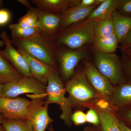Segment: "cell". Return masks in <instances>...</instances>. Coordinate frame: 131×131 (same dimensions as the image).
Segmentation results:
<instances>
[{
    "mask_svg": "<svg viewBox=\"0 0 131 131\" xmlns=\"http://www.w3.org/2000/svg\"><path fill=\"white\" fill-rule=\"evenodd\" d=\"M119 127L121 131H131V129L128 127L122 121L119 120Z\"/></svg>",
    "mask_w": 131,
    "mask_h": 131,
    "instance_id": "cell-36",
    "label": "cell"
},
{
    "mask_svg": "<svg viewBox=\"0 0 131 131\" xmlns=\"http://www.w3.org/2000/svg\"><path fill=\"white\" fill-rule=\"evenodd\" d=\"M13 45L43 62L56 67V44L54 38L48 37L41 32L25 39H11Z\"/></svg>",
    "mask_w": 131,
    "mask_h": 131,
    "instance_id": "cell-2",
    "label": "cell"
},
{
    "mask_svg": "<svg viewBox=\"0 0 131 131\" xmlns=\"http://www.w3.org/2000/svg\"><path fill=\"white\" fill-rule=\"evenodd\" d=\"M119 0H104L101 5L96 7L86 19L100 21L112 15L116 10Z\"/></svg>",
    "mask_w": 131,
    "mask_h": 131,
    "instance_id": "cell-20",
    "label": "cell"
},
{
    "mask_svg": "<svg viewBox=\"0 0 131 131\" xmlns=\"http://www.w3.org/2000/svg\"><path fill=\"white\" fill-rule=\"evenodd\" d=\"M0 37L5 47L2 50L4 56L19 73L25 77H32L27 62L17 49L14 47L6 31L1 33Z\"/></svg>",
    "mask_w": 131,
    "mask_h": 131,
    "instance_id": "cell-9",
    "label": "cell"
},
{
    "mask_svg": "<svg viewBox=\"0 0 131 131\" xmlns=\"http://www.w3.org/2000/svg\"><path fill=\"white\" fill-rule=\"evenodd\" d=\"M64 88L69 94L68 101L72 107H86L97 99L106 97L94 89L87 80L83 71L74 74L68 80Z\"/></svg>",
    "mask_w": 131,
    "mask_h": 131,
    "instance_id": "cell-3",
    "label": "cell"
},
{
    "mask_svg": "<svg viewBox=\"0 0 131 131\" xmlns=\"http://www.w3.org/2000/svg\"><path fill=\"white\" fill-rule=\"evenodd\" d=\"M47 85V98L45 105L54 103L60 106L62 112L60 118L67 126L70 127L72 124L71 119L72 107L65 96V88L57 70L49 77Z\"/></svg>",
    "mask_w": 131,
    "mask_h": 131,
    "instance_id": "cell-4",
    "label": "cell"
},
{
    "mask_svg": "<svg viewBox=\"0 0 131 131\" xmlns=\"http://www.w3.org/2000/svg\"><path fill=\"white\" fill-rule=\"evenodd\" d=\"M31 101L28 119L31 123L34 131H45L54 121L48 114V106L45 105L43 98L33 97Z\"/></svg>",
    "mask_w": 131,
    "mask_h": 131,
    "instance_id": "cell-10",
    "label": "cell"
},
{
    "mask_svg": "<svg viewBox=\"0 0 131 131\" xmlns=\"http://www.w3.org/2000/svg\"><path fill=\"white\" fill-rule=\"evenodd\" d=\"M96 22L86 19L61 29L54 37L56 44L64 46L69 49H78L93 43L95 38Z\"/></svg>",
    "mask_w": 131,
    "mask_h": 131,
    "instance_id": "cell-1",
    "label": "cell"
},
{
    "mask_svg": "<svg viewBox=\"0 0 131 131\" xmlns=\"http://www.w3.org/2000/svg\"><path fill=\"white\" fill-rule=\"evenodd\" d=\"M8 27L13 39H27L37 35L40 32L38 28H23L18 23L9 24Z\"/></svg>",
    "mask_w": 131,
    "mask_h": 131,
    "instance_id": "cell-22",
    "label": "cell"
},
{
    "mask_svg": "<svg viewBox=\"0 0 131 131\" xmlns=\"http://www.w3.org/2000/svg\"><path fill=\"white\" fill-rule=\"evenodd\" d=\"M24 77L5 58L0 49V84H5Z\"/></svg>",
    "mask_w": 131,
    "mask_h": 131,
    "instance_id": "cell-19",
    "label": "cell"
},
{
    "mask_svg": "<svg viewBox=\"0 0 131 131\" xmlns=\"http://www.w3.org/2000/svg\"><path fill=\"white\" fill-rule=\"evenodd\" d=\"M47 129L49 131H55L51 126L49 127ZM83 131H98V128L93 125H89L85 127Z\"/></svg>",
    "mask_w": 131,
    "mask_h": 131,
    "instance_id": "cell-35",
    "label": "cell"
},
{
    "mask_svg": "<svg viewBox=\"0 0 131 131\" xmlns=\"http://www.w3.org/2000/svg\"><path fill=\"white\" fill-rule=\"evenodd\" d=\"M4 84H0V97L2 96L3 91Z\"/></svg>",
    "mask_w": 131,
    "mask_h": 131,
    "instance_id": "cell-38",
    "label": "cell"
},
{
    "mask_svg": "<svg viewBox=\"0 0 131 131\" xmlns=\"http://www.w3.org/2000/svg\"><path fill=\"white\" fill-rule=\"evenodd\" d=\"M95 66L113 86L127 81L121 60L115 53H103L95 50Z\"/></svg>",
    "mask_w": 131,
    "mask_h": 131,
    "instance_id": "cell-5",
    "label": "cell"
},
{
    "mask_svg": "<svg viewBox=\"0 0 131 131\" xmlns=\"http://www.w3.org/2000/svg\"><path fill=\"white\" fill-rule=\"evenodd\" d=\"M38 12V28L40 32L48 37L54 38L61 29L62 15L45 12L39 9Z\"/></svg>",
    "mask_w": 131,
    "mask_h": 131,
    "instance_id": "cell-13",
    "label": "cell"
},
{
    "mask_svg": "<svg viewBox=\"0 0 131 131\" xmlns=\"http://www.w3.org/2000/svg\"><path fill=\"white\" fill-rule=\"evenodd\" d=\"M104 0H82L76 1L75 5L83 7H89L94 6H99Z\"/></svg>",
    "mask_w": 131,
    "mask_h": 131,
    "instance_id": "cell-32",
    "label": "cell"
},
{
    "mask_svg": "<svg viewBox=\"0 0 131 131\" xmlns=\"http://www.w3.org/2000/svg\"><path fill=\"white\" fill-rule=\"evenodd\" d=\"M28 63L32 77L46 86L50 76L57 70L56 67L52 66L32 57L19 48H17Z\"/></svg>",
    "mask_w": 131,
    "mask_h": 131,
    "instance_id": "cell-12",
    "label": "cell"
},
{
    "mask_svg": "<svg viewBox=\"0 0 131 131\" xmlns=\"http://www.w3.org/2000/svg\"><path fill=\"white\" fill-rule=\"evenodd\" d=\"M121 14L131 15V0H119L116 9Z\"/></svg>",
    "mask_w": 131,
    "mask_h": 131,
    "instance_id": "cell-28",
    "label": "cell"
},
{
    "mask_svg": "<svg viewBox=\"0 0 131 131\" xmlns=\"http://www.w3.org/2000/svg\"><path fill=\"white\" fill-rule=\"evenodd\" d=\"M116 114L119 119L131 129V106L118 109Z\"/></svg>",
    "mask_w": 131,
    "mask_h": 131,
    "instance_id": "cell-26",
    "label": "cell"
},
{
    "mask_svg": "<svg viewBox=\"0 0 131 131\" xmlns=\"http://www.w3.org/2000/svg\"><path fill=\"white\" fill-rule=\"evenodd\" d=\"M96 6L83 7L75 5L67 9L62 16L61 29H64L69 26L84 21L86 19Z\"/></svg>",
    "mask_w": 131,
    "mask_h": 131,
    "instance_id": "cell-14",
    "label": "cell"
},
{
    "mask_svg": "<svg viewBox=\"0 0 131 131\" xmlns=\"http://www.w3.org/2000/svg\"><path fill=\"white\" fill-rule=\"evenodd\" d=\"M75 0H32L38 9L53 13L63 14L75 5Z\"/></svg>",
    "mask_w": 131,
    "mask_h": 131,
    "instance_id": "cell-16",
    "label": "cell"
},
{
    "mask_svg": "<svg viewBox=\"0 0 131 131\" xmlns=\"http://www.w3.org/2000/svg\"><path fill=\"white\" fill-rule=\"evenodd\" d=\"M71 121L76 125H83L86 123V114L80 110H78L72 113L71 116Z\"/></svg>",
    "mask_w": 131,
    "mask_h": 131,
    "instance_id": "cell-29",
    "label": "cell"
},
{
    "mask_svg": "<svg viewBox=\"0 0 131 131\" xmlns=\"http://www.w3.org/2000/svg\"><path fill=\"white\" fill-rule=\"evenodd\" d=\"M32 101L23 98L0 97V114L5 118L14 120L28 119Z\"/></svg>",
    "mask_w": 131,
    "mask_h": 131,
    "instance_id": "cell-7",
    "label": "cell"
},
{
    "mask_svg": "<svg viewBox=\"0 0 131 131\" xmlns=\"http://www.w3.org/2000/svg\"><path fill=\"white\" fill-rule=\"evenodd\" d=\"M5 46L4 44V42L3 41L2 39H0V49L2 47H3Z\"/></svg>",
    "mask_w": 131,
    "mask_h": 131,
    "instance_id": "cell-40",
    "label": "cell"
},
{
    "mask_svg": "<svg viewBox=\"0 0 131 131\" xmlns=\"http://www.w3.org/2000/svg\"><path fill=\"white\" fill-rule=\"evenodd\" d=\"M96 111L101 120V131H121L119 127L118 118L116 111L101 110L91 108Z\"/></svg>",
    "mask_w": 131,
    "mask_h": 131,
    "instance_id": "cell-18",
    "label": "cell"
},
{
    "mask_svg": "<svg viewBox=\"0 0 131 131\" xmlns=\"http://www.w3.org/2000/svg\"><path fill=\"white\" fill-rule=\"evenodd\" d=\"M114 33L112 15L104 19L96 21L94 28L95 37H107Z\"/></svg>",
    "mask_w": 131,
    "mask_h": 131,
    "instance_id": "cell-23",
    "label": "cell"
},
{
    "mask_svg": "<svg viewBox=\"0 0 131 131\" xmlns=\"http://www.w3.org/2000/svg\"><path fill=\"white\" fill-rule=\"evenodd\" d=\"M86 49H63L56 51V57L58 60L63 77L66 80L70 79L74 74L76 66L80 61L87 56Z\"/></svg>",
    "mask_w": 131,
    "mask_h": 131,
    "instance_id": "cell-8",
    "label": "cell"
},
{
    "mask_svg": "<svg viewBox=\"0 0 131 131\" xmlns=\"http://www.w3.org/2000/svg\"><path fill=\"white\" fill-rule=\"evenodd\" d=\"M112 18L114 33L120 44L131 30V15H124L115 10Z\"/></svg>",
    "mask_w": 131,
    "mask_h": 131,
    "instance_id": "cell-17",
    "label": "cell"
},
{
    "mask_svg": "<svg viewBox=\"0 0 131 131\" xmlns=\"http://www.w3.org/2000/svg\"><path fill=\"white\" fill-rule=\"evenodd\" d=\"M38 8L31 7L28 9L25 15L19 19L18 24L23 28H38Z\"/></svg>",
    "mask_w": 131,
    "mask_h": 131,
    "instance_id": "cell-25",
    "label": "cell"
},
{
    "mask_svg": "<svg viewBox=\"0 0 131 131\" xmlns=\"http://www.w3.org/2000/svg\"><path fill=\"white\" fill-rule=\"evenodd\" d=\"M83 71L87 80L98 93L104 97H112L113 86L108 78L99 72L94 65L89 61L85 62Z\"/></svg>",
    "mask_w": 131,
    "mask_h": 131,
    "instance_id": "cell-11",
    "label": "cell"
},
{
    "mask_svg": "<svg viewBox=\"0 0 131 131\" xmlns=\"http://www.w3.org/2000/svg\"><path fill=\"white\" fill-rule=\"evenodd\" d=\"M5 118V117L2 114H0V124H2Z\"/></svg>",
    "mask_w": 131,
    "mask_h": 131,
    "instance_id": "cell-39",
    "label": "cell"
},
{
    "mask_svg": "<svg viewBox=\"0 0 131 131\" xmlns=\"http://www.w3.org/2000/svg\"><path fill=\"white\" fill-rule=\"evenodd\" d=\"M31 93L47 96V87L32 77H25L4 84L2 96L15 98L22 94Z\"/></svg>",
    "mask_w": 131,
    "mask_h": 131,
    "instance_id": "cell-6",
    "label": "cell"
},
{
    "mask_svg": "<svg viewBox=\"0 0 131 131\" xmlns=\"http://www.w3.org/2000/svg\"><path fill=\"white\" fill-rule=\"evenodd\" d=\"M95 50L103 53H114L118 47V41L115 33L103 37H95L93 42Z\"/></svg>",
    "mask_w": 131,
    "mask_h": 131,
    "instance_id": "cell-21",
    "label": "cell"
},
{
    "mask_svg": "<svg viewBox=\"0 0 131 131\" xmlns=\"http://www.w3.org/2000/svg\"><path fill=\"white\" fill-rule=\"evenodd\" d=\"M86 122L97 127L101 125V120L98 114L95 110L90 108L86 114Z\"/></svg>",
    "mask_w": 131,
    "mask_h": 131,
    "instance_id": "cell-27",
    "label": "cell"
},
{
    "mask_svg": "<svg viewBox=\"0 0 131 131\" xmlns=\"http://www.w3.org/2000/svg\"><path fill=\"white\" fill-rule=\"evenodd\" d=\"M112 105L118 110L131 106V83L127 81L114 86L110 98Z\"/></svg>",
    "mask_w": 131,
    "mask_h": 131,
    "instance_id": "cell-15",
    "label": "cell"
},
{
    "mask_svg": "<svg viewBox=\"0 0 131 131\" xmlns=\"http://www.w3.org/2000/svg\"><path fill=\"white\" fill-rule=\"evenodd\" d=\"M18 1L24 5L25 7L28 9L32 7L29 1H27V0H18Z\"/></svg>",
    "mask_w": 131,
    "mask_h": 131,
    "instance_id": "cell-37",
    "label": "cell"
},
{
    "mask_svg": "<svg viewBox=\"0 0 131 131\" xmlns=\"http://www.w3.org/2000/svg\"><path fill=\"white\" fill-rule=\"evenodd\" d=\"M121 61L127 81L131 83V59L122 55Z\"/></svg>",
    "mask_w": 131,
    "mask_h": 131,
    "instance_id": "cell-30",
    "label": "cell"
},
{
    "mask_svg": "<svg viewBox=\"0 0 131 131\" xmlns=\"http://www.w3.org/2000/svg\"><path fill=\"white\" fill-rule=\"evenodd\" d=\"M120 48L131 46V30L121 42Z\"/></svg>",
    "mask_w": 131,
    "mask_h": 131,
    "instance_id": "cell-33",
    "label": "cell"
},
{
    "mask_svg": "<svg viewBox=\"0 0 131 131\" xmlns=\"http://www.w3.org/2000/svg\"><path fill=\"white\" fill-rule=\"evenodd\" d=\"M12 14L9 10L5 8L0 9V26L6 25L9 23Z\"/></svg>",
    "mask_w": 131,
    "mask_h": 131,
    "instance_id": "cell-31",
    "label": "cell"
},
{
    "mask_svg": "<svg viewBox=\"0 0 131 131\" xmlns=\"http://www.w3.org/2000/svg\"><path fill=\"white\" fill-rule=\"evenodd\" d=\"M0 131H6L2 124H0Z\"/></svg>",
    "mask_w": 131,
    "mask_h": 131,
    "instance_id": "cell-41",
    "label": "cell"
},
{
    "mask_svg": "<svg viewBox=\"0 0 131 131\" xmlns=\"http://www.w3.org/2000/svg\"><path fill=\"white\" fill-rule=\"evenodd\" d=\"M6 131H34L29 120H14L5 118L2 124Z\"/></svg>",
    "mask_w": 131,
    "mask_h": 131,
    "instance_id": "cell-24",
    "label": "cell"
},
{
    "mask_svg": "<svg viewBox=\"0 0 131 131\" xmlns=\"http://www.w3.org/2000/svg\"><path fill=\"white\" fill-rule=\"evenodd\" d=\"M122 55L131 59V46L120 48Z\"/></svg>",
    "mask_w": 131,
    "mask_h": 131,
    "instance_id": "cell-34",
    "label": "cell"
}]
</instances>
